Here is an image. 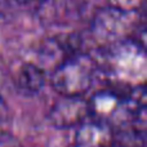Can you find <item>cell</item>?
<instances>
[{
    "instance_id": "6da1fadb",
    "label": "cell",
    "mask_w": 147,
    "mask_h": 147,
    "mask_svg": "<svg viewBox=\"0 0 147 147\" xmlns=\"http://www.w3.org/2000/svg\"><path fill=\"white\" fill-rule=\"evenodd\" d=\"M101 69L120 86H138L146 84L147 57L145 45L134 39L123 40L103 48Z\"/></svg>"
},
{
    "instance_id": "7a4b0ae2",
    "label": "cell",
    "mask_w": 147,
    "mask_h": 147,
    "mask_svg": "<svg viewBox=\"0 0 147 147\" xmlns=\"http://www.w3.org/2000/svg\"><path fill=\"white\" fill-rule=\"evenodd\" d=\"M140 30H145L140 10L127 12L110 5L99 9L90 22V35L102 48L133 39Z\"/></svg>"
},
{
    "instance_id": "3957f363",
    "label": "cell",
    "mask_w": 147,
    "mask_h": 147,
    "mask_svg": "<svg viewBox=\"0 0 147 147\" xmlns=\"http://www.w3.org/2000/svg\"><path fill=\"white\" fill-rule=\"evenodd\" d=\"M98 69L93 56L78 52L54 67L51 84L59 96H84L93 85Z\"/></svg>"
},
{
    "instance_id": "277c9868",
    "label": "cell",
    "mask_w": 147,
    "mask_h": 147,
    "mask_svg": "<svg viewBox=\"0 0 147 147\" xmlns=\"http://www.w3.org/2000/svg\"><path fill=\"white\" fill-rule=\"evenodd\" d=\"M89 119L85 96H61L51 107L48 120L57 129H76Z\"/></svg>"
},
{
    "instance_id": "5b68a950",
    "label": "cell",
    "mask_w": 147,
    "mask_h": 147,
    "mask_svg": "<svg viewBox=\"0 0 147 147\" xmlns=\"http://www.w3.org/2000/svg\"><path fill=\"white\" fill-rule=\"evenodd\" d=\"M114 127L98 120H86L76 128L74 147H112L115 141Z\"/></svg>"
},
{
    "instance_id": "8992f818",
    "label": "cell",
    "mask_w": 147,
    "mask_h": 147,
    "mask_svg": "<svg viewBox=\"0 0 147 147\" xmlns=\"http://www.w3.org/2000/svg\"><path fill=\"white\" fill-rule=\"evenodd\" d=\"M47 72L34 62L23 63L16 75V88L23 96H36L45 86Z\"/></svg>"
},
{
    "instance_id": "52a82bcc",
    "label": "cell",
    "mask_w": 147,
    "mask_h": 147,
    "mask_svg": "<svg viewBox=\"0 0 147 147\" xmlns=\"http://www.w3.org/2000/svg\"><path fill=\"white\" fill-rule=\"evenodd\" d=\"M112 147H146V133L134 129H124L115 134Z\"/></svg>"
},
{
    "instance_id": "ba28073f",
    "label": "cell",
    "mask_w": 147,
    "mask_h": 147,
    "mask_svg": "<svg viewBox=\"0 0 147 147\" xmlns=\"http://www.w3.org/2000/svg\"><path fill=\"white\" fill-rule=\"evenodd\" d=\"M146 0H107V5L116 9L133 12V10H140L145 5Z\"/></svg>"
},
{
    "instance_id": "9c48e42d",
    "label": "cell",
    "mask_w": 147,
    "mask_h": 147,
    "mask_svg": "<svg viewBox=\"0 0 147 147\" xmlns=\"http://www.w3.org/2000/svg\"><path fill=\"white\" fill-rule=\"evenodd\" d=\"M52 0H16V7L39 13Z\"/></svg>"
},
{
    "instance_id": "30bf717a",
    "label": "cell",
    "mask_w": 147,
    "mask_h": 147,
    "mask_svg": "<svg viewBox=\"0 0 147 147\" xmlns=\"http://www.w3.org/2000/svg\"><path fill=\"white\" fill-rule=\"evenodd\" d=\"M0 147H23L22 143L9 133H0Z\"/></svg>"
}]
</instances>
